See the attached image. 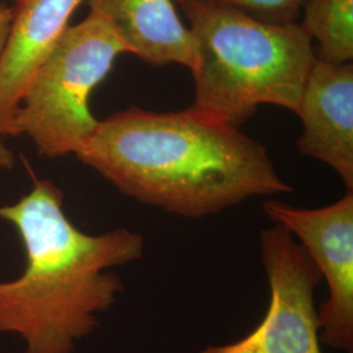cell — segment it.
<instances>
[{"mask_svg":"<svg viewBox=\"0 0 353 353\" xmlns=\"http://www.w3.org/2000/svg\"><path fill=\"white\" fill-rule=\"evenodd\" d=\"M75 156L127 196L188 219L293 191L265 144L191 106L112 114Z\"/></svg>","mask_w":353,"mask_h":353,"instance_id":"1","label":"cell"},{"mask_svg":"<svg viewBox=\"0 0 353 353\" xmlns=\"http://www.w3.org/2000/svg\"><path fill=\"white\" fill-rule=\"evenodd\" d=\"M63 191L50 179L33 188L0 219L16 228L26 249L23 274L0 283V334L12 332L26 353H72L99 326L123 290L114 267L139 261L144 239L126 228L88 234L64 212Z\"/></svg>","mask_w":353,"mask_h":353,"instance_id":"2","label":"cell"},{"mask_svg":"<svg viewBox=\"0 0 353 353\" xmlns=\"http://www.w3.org/2000/svg\"><path fill=\"white\" fill-rule=\"evenodd\" d=\"M189 21L196 63L191 105L240 128L262 105L297 114L313 41L299 23L275 24L202 0H176Z\"/></svg>","mask_w":353,"mask_h":353,"instance_id":"3","label":"cell"},{"mask_svg":"<svg viewBox=\"0 0 353 353\" xmlns=\"http://www.w3.org/2000/svg\"><path fill=\"white\" fill-rule=\"evenodd\" d=\"M122 54L126 46L99 13L68 26L26 88L11 137L26 135L46 159L76 154L100 122L90 94Z\"/></svg>","mask_w":353,"mask_h":353,"instance_id":"4","label":"cell"},{"mask_svg":"<svg viewBox=\"0 0 353 353\" xmlns=\"http://www.w3.org/2000/svg\"><path fill=\"white\" fill-rule=\"evenodd\" d=\"M261 258L270 285L262 322L239 341L196 353H322L316 305L322 276L314 262L278 224L261 232Z\"/></svg>","mask_w":353,"mask_h":353,"instance_id":"5","label":"cell"},{"mask_svg":"<svg viewBox=\"0 0 353 353\" xmlns=\"http://www.w3.org/2000/svg\"><path fill=\"white\" fill-rule=\"evenodd\" d=\"M263 211L297 237L327 281V300L318 309L319 341L332 350L353 353V190L322 208L268 201Z\"/></svg>","mask_w":353,"mask_h":353,"instance_id":"6","label":"cell"},{"mask_svg":"<svg viewBox=\"0 0 353 353\" xmlns=\"http://www.w3.org/2000/svg\"><path fill=\"white\" fill-rule=\"evenodd\" d=\"M297 115L299 152L328 165L353 190V63L316 58L303 87Z\"/></svg>","mask_w":353,"mask_h":353,"instance_id":"7","label":"cell"},{"mask_svg":"<svg viewBox=\"0 0 353 353\" xmlns=\"http://www.w3.org/2000/svg\"><path fill=\"white\" fill-rule=\"evenodd\" d=\"M85 0H17L0 59V138L11 137L14 115L41 64Z\"/></svg>","mask_w":353,"mask_h":353,"instance_id":"8","label":"cell"},{"mask_svg":"<svg viewBox=\"0 0 353 353\" xmlns=\"http://www.w3.org/2000/svg\"><path fill=\"white\" fill-rule=\"evenodd\" d=\"M89 12L99 13L123 42L128 54L144 63L178 64L191 71L196 50L189 26L174 0H85Z\"/></svg>","mask_w":353,"mask_h":353,"instance_id":"9","label":"cell"},{"mask_svg":"<svg viewBox=\"0 0 353 353\" xmlns=\"http://www.w3.org/2000/svg\"><path fill=\"white\" fill-rule=\"evenodd\" d=\"M301 14L299 24L318 43V59L352 63L353 0H306Z\"/></svg>","mask_w":353,"mask_h":353,"instance_id":"10","label":"cell"},{"mask_svg":"<svg viewBox=\"0 0 353 353\" xmlns=\"http://www.w3.org/2000/svg\"><path fill=\"white\" fill-rule=\"evenodd\" d=\"M202 1L234 8L252 16L254 19L267 21V23H275V24L297 23V20L301 17L303 6L306 3V0H202Z\"/></svg>","mask_w":353,"mask_h":353,"instance_id":"11","label":"cell"},{"mask_svg":"<svg viewBox=\"0 0 353 353\" xmlns=\"http://www.w3.org/2000/svg\"><path fill=\"white\" fill-rule=\"evenodd\" d=\"M13 20V7L0 3V59L6 49L7 39L11 32Z\"/></svg>","mask_w":353,"mask_h":353,"instance_id":"12","label":"cell"},{"mask_svg":"<svg viewBox=\"0 0 353 353\" xmlns=\"http://www.w3.org/2000/svg\"><path fill=\"white\" fill-rule=\"evenodd\" d=\"M16 159L13 152L3 143L0 141V168L6 170H11L14 168Z\"/></svg>","mask_w":353,"mask_h":353,"instance_id":"13","label":"cell"},{"mask_svg":"<svg viewBox=\"0 0 353 353\" xmlns=\"http://www.w3.org/2000/svg\"><path fill=\"white\" fill-rule=\"evenodd\" d=\"M1 1H4V0H0V3H1ZM11 1H13V3H16L17 0H11Z\"/></svg>","mask_w":353,"mask_h":353,"instance_id":"14","label":"cell"}]
</instances>
